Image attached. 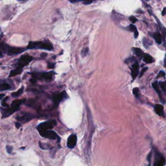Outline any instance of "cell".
<instances>
[{"label": "cell", "instance_id": "obj_19", "mask_svg": "<svg viewBox=\"0 0 166 166\" xmlns=\"http://www.w3.org/2000/svg\"><path fill=\"white\" fill-rule=\"evenodd\" d=\"M129 28H130V31L134 32V38H137L138 37V35H139V34H138V31L137 30L136 27L134 24H131L129 26Z\"/></svg>", "mask_w": 166, "mask_h": 166}, {"label": "cell", "instance_id": "obj_16", "mask_svg": "<svg viewBox=\"0 0 166 166\" xmlns=\"http://www.w3.org/2000/svg\"><path fill=\"white\" fill-rule=\"evenodd\" d=\"M132 51H133L134 53L136 55L138 56V57L143 58V56H144V53H143V52L142 51V49H140V48H134L132 49Z\"/></svg>", "mask_w": 166, "mask_h": 166}, {"label": "cell", "instance_id": "obj_35", "mask_svg": "<svg viewBox=\"0 0 166 166\" xmlns=\"http://www.w3.org/2000/svg\"><path fill=\"white\" fill-rule=\"evenodd\" d=\"M15 125H16V128H19V127H21V124H20V123H18V122L15 123Z\"/></svg>", "mask_w": 166, "mask_h": 166}, {"label": "cell", "instance_id": "obj_9", "mask_svg": "<svg viewBox=\"0 0 166 166\" xmlns=\"http://www.w3.org/2000/svg\"><path fill=\"white\" fill-rule=\"evenodd\" d=\"M152 86H153V88L155 89V90L157 91V93L158 94V95H159V97L161 101H162L163 103H165V100H164V99H163V97L162 93H161V91L160 90V86L158 85V83H157V81H156V82H155V83H153Z\"/></svg>", "mask_w": 166, "mask_h": 166}, {"label": "cell", "instance_id": "obj_10", "mask_svg": "<svg viewBox=\"0 0 166 166\" xmlns=\"http://www.w3.org/2000/svg\"><path fill=\"white\" fill-rule=\"evenodd\" d=\"M139 65L138 63H135L133 64L132 66V71H131V75L133 79H135L136 77L138 76V73H139Z\"/></svg>", "mask_w": 166, "mask_h": 166}, {"label": "cell", "instance_id": "obj_28", "mask_svg": "<svg viewBox=\"0 0 166 166\" xmlns=\"http://www.w3.org/2000/svg\"><path fill=\"white\" fill-rule=\"evenodd\" d=\"M129 19L132 24H135L136 22H137V18H136V17H134V16H130L129 18Z\"/></svg>", "mask_w": 166, "mask_h": 166}, {"label": "cell", "instance_id": "obj_7", "mask_svg": "<svg viewBox=\"0 0 166 166\" xmlns=\"http://www.w3.org/2000/svg\"><path fill=\"white\" fill-rule=\"evenodd\" d=\"M66 95V91H62V92L56 94V95H54L53 97V98H52V99H53V101L54 104L58 105V104L60 103L64 97H65Z\"/></svg>", "mask_w": 166, "mask_h": 166}, {"label": "cell", "instance_id": "obj_22", "mask_svg": "<svg viewBox=\"0 0 166 166\" xmlns=\"http://www.w3.org/2000/svg\"><path fill=\"white\" fill-rule=\"evenodd\" d=\"M143 44L145 48H149L150 46L152 45V42L147 38H144L143 39Z\"/></svg>", "mask_w": 166, "mask_h": 166}, {"label": "cell", "instance_id": "obj_6", "mask_svg": "<svg viewBox=\"0 0 166 166\" xmlns=\"http://www.w3.org/2000/svg\"><path fill=\"white\" fill-rule=\"evenodd\" d=\"M53 72H46L42 73H34L33 74V77L36 79L37 77H40L41 79H43L44 80L47 81H51L53 77Z\"/></svg>", "mask_w": 166, "mask_h": 166}, {"label": "cell", "instance_id": "obj_29", "mask_svg": "<svg viewBox=\"0 0 166 166\" xmlns=\"http://www.w3.org/2000/svg\"><path fill=\"white\" fill-rule=\"evenodd\" d=\"M165 75V73L164 71H160L159 73L158 74V76H157V78H160V77H164Z\"/></svg>", "mask_w": 166, "mask_h": 166}, {"label": "cell", "instance_id": "obj_15", "mask_svg": "<svg viewBox=\"0 0 166 166\" xmlns=\"http://www.w3.org/2000/svg\"><path fill=\"white\" fill-rule=\"evenodd\" d=\"M41 49H46V50H48V51H51L53 49V46L51 43L46 42H42Z\"/></svg>", "mask_w": 166, "mask_h": 166}, {"label": "cell", "instance_id": "obj_3", "mask_svg": "<svg viewBox=\"0 0 166 166\" xmlns=\"http://www.w3.org/2000/svg\"><path fill=\"white\" fill-rule=\"evenodd\" d=\"M33 56L29 55V54H25V55L22 56L16 64V68H24L29 63H30L33 60Z\"/></svg>", "mask_w": 166, "mask_h": 166}, {"label": "cell", "instance_id": "obj_30", "mask_svg": "<svg viewBox=\"0 0 166 166\" xmlns=\"http://www.w3.org/2000/svg\"><path fill=\"white\" fill-rule=\"evenodd\" d=\"M134 60H136V59L134 57H130V58H128L127 59H126L125 63H130V62H132V61H134Z\"/></svg>", "mask_w": 166, "mask_h": 166}, {"label": "cell", "instance_id": "obj_34", "mask_svg": "<svg viewBox=\"0 0 166 166\" xmlns=\"http://www.w3.org/2000/svg\"><path fill=\"white\" fill-rule=\"evenodd\" d=\"M166 14V7H165V8H163V11L162 12V15L163 16H165Z\"/></svg>", "mask_w": 166, "mask_h": 166}, {"label": "cell", "instance_id": "obj_1", "mask_svg": "<svg viewBox=\"0 0 166 166\" xmlns=\"http://www.w3.org/2000/svg\"><path fill=\"white\" fill-rule=\"evenodd\" d=\"M0 48H1L5 52L9 54V55H15L19 53H23L24 51L26 50V49L21 48H15V47H11L7 45H0Z\"/></svg>", "mask_w": 166, "mask_h": 166}, {"label": "cell", "instance_id": "obj_31", "mask_svg": "<svg viewBox=\"0 0 166 166\" xmlns=\"http://www.w3.org/2000/svg\"><path fill=\"white\" fill-rule=\"evenodd\" d=\"M7 152L8 153H11L12 151V147L11 146H7Z\"/></svg>", "mask_w": 166, "mask_h": 166}, {"label": "cell", "instance_id": "obj_20", "mask_svg": "<svg viewBox=\"0 0 166 166\" xmlns=\"http://www.w3.org/2000/svg\"><path fill=\"white\" fill-rule=\"evenodd\" d=\"M25 100H15L11 104V107H14V108H19V106H20L21 104L24 102Z\"/></svg>", "mask_w": 166, "mask_h": 166}, {"label": "cell", "instance_id": "obj_39", "mask_svg": "<svg viewBox=\"0 0 166 166\" xmlns=\"http://www.w3.org/2000/svg\"><path fill=\"white\" fill-rule=\"evenodd\" d=\"M146 1H148V0H146Z\"/></svg>", "mask_w": 166, "mask_h": 166}, {"label": "cell", "instance_id": "obj_25", "mask_svg": "<svg viewBox=\"0 0 166 166\" xmlns=\"http://www.w3.org/2000/svg\"><path fill=\"white\" fill-rule=\"evenodd\" d=\"M88 52H89V49L88 48H84L83 50H82L81 51V55L82 56H86V55H87L88 53Z\"/></svg>", "mask_w": 166, "mask_h": 166}, {"label": "cell", "instance_id": "obj_24", "mask_svg": "<svg viewBox=\"0 0 166 166\" xmlns=\"http://www.w3.org/2000/svg\"><path fill=\"white\" fill-rule=\"evenodd\" d=\"M159 86H160V88H162V90L163 91V92L166 94V81L160 82L159 83Z\"/></svg>", "mask_w": 166, "mask_h": 166}, {"label": "cell", "instance_id": "obj_26", "mask_svg": "<svg viewBox=\"0 0 166 166\" xmlns=\"http://www.w3.org/2000/svg\"><path fill=\"white\" fill-rule=\"evenodd\" d=\"M133 93L136 98H139L140 93H139V90H138V88H135L133 89Z\"/></svg>", "mask_w": 166, "mask_h": 166}, {"label": "cell", "instance_id": "obj_11", "mask_svg": "<svg viewBox=\"0 0 166 166\" xmlns=\"http://www.w3.org/2000/svg\"><path fill=\"white\" fill-rule=\"evenodd\" d=\"M18 109H19V108L11 107L10 108L6 109V110H4L3 112V116H2V118H5L8 117V116H10L11 114H13L14 112H16V111L18 110Z\"/></svg>", "mask_w": 166, "mask_h": 166}, {"label": "cell", "instance_id": "obj_36", "mask_svg": "<svg viewBox=\"0 0 166 166\" xmlns=\"http://www.w3.org/2000/svg\"><path fill=\"white\" fill-rule=\"evenodd\" d=\"M4 96H5L4 94H0V99H3L4 97Z\"/></svg>", "mask_w": 166, "mask_h": 166}, {"label": "cell", "instance_id": "obj_17", "mask_svg": "<svg viewBox=\"0 0 166 166\" xmlns=\"http://www.w3.org/2000/svg\"><path fill=\"white\" fill-rule=\"evenodd\" d=\"M143 58L145 63L147 64H151L154 62V58L148 54H144V56H143Z\"/></svg>", "mask_w": 166, "mask_h": 166}, {"label": "cell", "instance_id": "obj_2", "mask_svg": "<svg viewBox=\"0 0 166 166\" xmlns=\"http://www.w3.org/2000/svg\"><path fill=\"white\" fill-rule=\"evenodd\" d=\"M154 153L155 161L153 163V166H164L165 164V157L155 148H154Z\"/></svg>", "mask_w": 166, "mask_h": 166}, {"label": "cell", "instance_id": "obj_12", "mask_svg": "<svg viewBox=\"0 0 166 166\" xmlns=\"http://www.w3.org/2000/svg\"><path fill=\"white\" fill-rule=\"evenodd\" d=\"M42 44V42H30L27 46V49H41Z\"/></svg>", "mask_w": 166, "mask_h": 166}, {"label": "cell", "instance_id": "obj_37", "mask_svg": "<svg viewBox=\"0 0 166 166\" xmlns=\"http://www.w3.org/2000/svg\"><path fill=\"white\" fill-rule=\"evenodd\" d=\"M42 56H47V54L46 53H42Z\"/></svg>", "mask_w": 166, "mask_h": 166}, {"label": "cell", "instance_id": "obj_33", "mask_svg": "<svg viewBox=\"0 0 166 166\" xmlns=\"http://www.w3.org/2000/svg\"><path fill=\"white\" fill-rule=\"evenodd\" d=\"M71 3H77V2H79V1H85V0H69Z\"/></svg>", "mask_w": 166, "mask_h": 166}, {"label": "cell", "instance_id": "obj_27", "mask_svg": "<svg viewBox=\"0 0 166 166\" xmlns=\"http://www.w3.org/2000/svg\"><path fill=\"white\" fill-rule=\"evenodd\" d=\"M147 70H148V68H147V67H146V68H143L142 69V70L141 71L140 73V75H139L140 77H142L143 75V74H144V73H145V71H147Z\"/></svg>", "mask_w": 166, "mask_h": 166}, {"label": "cell", "instance_id": "obj_18", "mask_svg": "<svg viewBox=\"0 0 166 166\" xmlns=\"http://www.w3.org/2000/svg\"><path fill=\"white\" fill-rule=\"evenodd\" d=\"M22 71V68H16L15 70H12L11 71V73L9 74V77H13V76H16L18 74L21 73Z\"/></svg>", "mask_w": 166, "mask_h": 166}, {"label": "cell", "instance_id": "obj_14", "mask_svg": "<svg viewBox=\"0 0 166 166\" xmlns=\"http://www.w3.org/2000/svg\"><path fill=\"white\" fill-rule=\"evenodd\" d=\"M150 36H152L153 38L155 39V40L157 44H161V43H162V35H161L160 33H150Z\"/></svg>", "mask_w": 166, "mask_h": 166}, {"label": "cell", "instance_id": "obj_23", "mask_svg": "<svg viewBox=\"0 0 166 166\" xmlns=\"http://www.w3.org/2000/svg\"><path fill=\"white\" fill-rule=\"evenodd\" d=\"M23 91H24V87H22L19 90H18L17 91H16V92H13L12 93V97H18L20 95H22V93H23Z\"/></svg>", "mask_w": 166, "mask_h": 166}, {"label": "cell", "instance_id": "obj_8", "mask_svg": "<svg viewBox=\"0 0 166 166\" xmlns=\"http://www.w3.org/2000/svg\"><path fill=\"white\" fill-rule=\"evenodd\" d=\"M77 143V136L75 134H71L68 138V142H67V145L68 147L70 149H73L75 147Z\"/></svg>", "mask_w": 166, "mask_h": 166}, {"label": "cell", "instance_id": "obj_32", "mask_svg": "<svg viewBox=\"0 0 166 166\" xmlns=\"http://www.w3.org/2000/svg\"><path fill=\"white\" fill-rule=\"evenodd\" d=\"M48 68L49 69H53L54 68V64H53V63H49L48 64Z\"/></svg>", "mask_w": 166, "mask_h": 166}, {"label": "cell", "instance_id": "obj_21", "mask_svg": "<svg viewBox=\"0 0 166 166\" xmlns=\"http://www.w3.org/2000/svg\"><path fill=\"white\" fill-rule=\"evenodd\" d=\"M11 88V86L7 83H2L0 84V91H5L9 90Z\"/></svg>", "mask_w": 166, "mask_h": 166}, {"label": "cell", "instance_id": "obj_4", "mask_svg": "<svg viewBox=\"0 0 166 166\" xmlns=\"http://www.w3.org/2000/svg\"><path fill=\"white\" fill-rule=\"evenodd\" d=\"M56 122L55 120H49L40 124L38 126V131L41 130H51L56 125Z\"/></svg>", "mask_w": 166, "mask_h": 166}, {"label": "cell", "instance_id": "obj_13", "mask_svg": "<svg viewBox=\"0 0 166 166\" xmlns=\"http://www.w3.org/2000/svg\"><path fill=\"white\" fill-rule=\"evenodd\" d=\"M155 111L158 116H162V117H165L164 110H163V107L161 105H156L155 106Z\"/></svg>", "mask_w": 166, "mask_h": 166}, {"label": "cell", "instance_id": "obj_38", "mask_svg": "<svg viewBox=\"0 0 166 166\" xmlns=\"http://www.w3.org/2000/svg\"><path fill=\"white\" fill-rule=\"evenodd\" d=\"M18 1H26V0H18Z\"/></svg>", "mask_w": 166, "mask_h": 166}, {"label": "cell", "instance_id": "obj_5", "mask_svg": "<svg viewBox=\"0 0 166 166\" xmlns=\"http://www.w3.org/2000/svg\"><path fill=\"white\" fill-rule=\"evenodd\" d=\"M39 132L42 137L48 138V139L55 140L56 138H58L56 132L51 130H39Z\"/></svg>", "mask_w": 166, "mask_h": 166}]
</instances>
